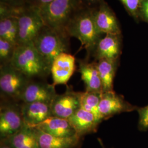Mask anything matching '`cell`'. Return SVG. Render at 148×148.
I'll return each instance as SVG.
<instances>
[{
    "mask_svg": "<svg viewBox=\"0 0 148 148\" xmlns=\"http://www.w3.org/2000/svg\"><path fill=\"white\" fill-rule=\"evenodd\" d=\"M66 32L69 37L78 39L89 54L92 52L101 35L95 25L92 8L84 5L70 19Z\"/></svg>",
    "mask_w": 148,
    "mask_h": 148,
    "instance_id": "6da1fadb",
    "label": "cell"
},
{
    "mask_svg": "<svg viewBox=\"0 0 148 148\" xmlns=\"http://www.w3.org/2000/svg\"><path fill=\"white\" fill-rule=\"evenodd\" d=\"M11 64L29 79L46 77L51 74V69L33 42L18 45Z\"/></svg>",
    "mask_w": 148,
    "mask_h": 148,
    "instance_id": "7a4b0ae2",
    "label": "cell"
},
{
    "mask_svg": "<svg viewBox=\"0 0 148 148\" xmlns=\"http://www.w3.org/2000/svg\"><path fill=\"white\" fill-rule=\"evenodd\" d=\"M69 36L45 25L34 41V45L51 69L53 61L59 54L68 53Z\"/></svg>",
    "mask_w": 148,
    "mask_h": 148,
    "instance_id": "3957f363",
    "label": "cell"
},
{
    "mask_svg": "<svg viewBox=\"0 0 148 148\" xmlns=\"http://www.w3.org/2000/svg\"><path fill=\"white\" fill-rule=\"evenodd\" d=\"M82 6L80 0H53L40 10L46 26L68 35L69 21Z\"/></svg>",
    "mask_w": 148,
    "mask_h": 148,
    "instance_id": "277c9868",
    "label": "cell"
},
{
    "mask_svg": "<svg viewBox=\"0 0 148 148\" xmlns=\"http://www.w3.org/2000/svg\"><path fill=\"white\" fill-rule=\"evenodd\" d=\"M18 19V45L33 42L45 25L40 8L32 5H27L23 7Z\"/></svg>",
    "mask_w": 148,
    "mask_h": 148,
    "instance_id": "5b68a950",
    "label": "cell"
},
{
    "mask_svg": "<svg viewBox=\"0 0 148 148\" xmlns=\"http://www.w3.org/2000/svg\"><path fill=\"white\" fill-rule=\"evenodd\" d=\"M30 80L11 64L0 65V90L1 95L11 99L20 97Z\"/></svg>",
    "mask_w": 148,
    "mask_h": 148,
    "instance_id": "8992f818",
    "label": "cell"
},
{
    "mask_svg": "<svg viewBox=\"0 0 148 148\" xmlns=\"http://www.w3.org/2000/svg\"><path fill=\"white\" fill-rule=\"evenodd\" d=\"M25 124L21 106L16 104L1 106L0 111V137H8L18 131Z\"/></svg>",
    "mask_w": 148,
    "mask_h": 148,
    "instance_id": "52a82bcc",
    "label": "cell"
},
{
    "mask_svg": "<svg viewBox=\"0 0 148 148\" xmlns=\"http://www.w3.org/2000/svg\"><path fill=\"white\" fill-rule=\"evenodd\" d=\"M133 106L125 101L121 95L113 90L103 93L98 107L101 120L108 119L114 115L123 112L132 111Z\"/></svg>",
    "mask_w": 148,
    "mask_h": 148,
    "instance_id": "ba28073f",
    "label": "cell"
},
{
    "mask_svg": "<svg viewBox=\"0 0 148 148\" xmlns=\"http://www.w3.org/2000/svg\"><path fill=\"white\" fill-rule=\"evenodd\" d=\"M97 8L92 7L95 25L101 34L120 35L121 30L116 18L108 4L103 0L98 3Z\"/></svg>",
    "mask_w": 148,
    "mask_h": 148,
    "instance_id": "9c48e42d",
    "label": "cell"
},
{
    "mask_svg": "<svg viewBox=\"0 0 148 148\" xmlns=\"http://www.w3.org/2000/svg\"><path fill=\"white\" fill-rule=\"evenodd\" d=\"M51 106L52 116L68 119L81 108L79 93L68 90L63 94H57Z\"/></svg>",
    "mask_w": 148,
    "mask_h": 148,
    "instance_id": "30bf717a",
    "label": "cell"
},
{
    "mask_svg": "<svg viewBox=\"0 0 148 148\" xmlns=\"http://www.w3.org/2000/svg\"><path fill=\"white\" fill-rule=\"evenodd\" d=\"M57 95L53 84L30 81L21 94L20 101L23 103L43 102L51 104Z\"/></svg>",
    "mask_w": 148,
    "mask_h": 148,
    "instance_id": "8fae6325",
    "label": "cell"
},
{
    "mask_svg": "<svg viewBox=\"0 0 148 148\" xmlns=\"http://www.w3.org/2000/svg\"><path fill=\"white\" fill-rule=\"evenodd\" d=\"M75 67V58L73 55L69 53L59 54L51 68L53 85H66L74 74Z\"/></svg>",
    "mask_w": 148,
    "mask_h": 148,
    "instance_id": "7c38bea8",
    "label": "cell"
},
{
    "mask_svg": "<svg viewBox=\"0 0 148 148\" xmlns=\"http://www.w3.org/2000/svg\"><path fill=\"white\" fill-rule=\"evenodd\" d=\"M76 135L81 138L84 136L95 133L101 121L93 113L80 108L68 119Z\"/></svg>",
    "mask_w": 148,
    "mask_h": 148,
    "instance_id": "4fadbf2b",
    "label": "cell"
},
{
    "mask_svg": "<svg viewBox=\"0 0 148 148\" xmlns=\"http://www.w3.org/2000/svg\"><path fill=\"white\" fill-rule=\"evenodd\" d=\"M51 104L43 102L23 103L21 111L24 123L32 127L52 116Z\"/></svg>",
    "mask_w": 148,
    "mask_h": 148,
    "instance_id": "5bb4252c",
    "label": "cell"
},
{
    "mask_svg": "<svg viewBox=\"0 0 148 148\" xmlns=\"http://www.w3.org/2000/svg\"><path fill=\"white\" fill-rule=\"evenodd\" d=\"M120 35L106 34L99 40L92 52L98 60L101 59L117 60L121 52Z\"/></svg>",
    "mask_w": 148,
    "mask_h": 148,
    "instance_id": "9a60e30c",
    "label": "cell"
},
{
    "mask_svg": "<svg viewBox=\"0 0 148 148\" xmlns=\"http://www.w3.org/2000/svg\"><path fill=\"white\" fill-rule=\"evenodd\" d=\"M32 128L55 136L72 137L76 135L75 131L68 119L54 116L49 117Z\"/></svg>",
    "mask_w": 148,
    "mask_h": 148,
    "instance_id": "2e32d148",
    "label": "cell"
},
{
    "mask_svg": "<svg viewBox=\"0 0 148 148\" xmlns=\"http://www.w3.org/2000/svg\"><path fill=\"white\" fill-rule=\"evenodd\" d=\"M1 140L12 148H40L35 129L25 123L14 134Z\"/></svg>",
    "mask_w": 148,
    "mask_h": 148,
    "instance_id": "e0dca14e",
    "label": "cell"
},
{
    "mask_svg": "<svg viewBox=\"0 0 148 148\" xmlns=\"http://www.w3.org/2000/svg\"><path fill=\"white\" fill-rule=\"evenodd\" d=\"M79 71L85 84V90L103 93L101 77L96 63H89L86 59L80 60L79 61Z\"/></svg>",
    "mask_w": 148,
    "mask_h": 148,
    "instance_id": "ac0fdd59",
    "label": "cell"
},
{
    "mask_svg": "<svg viewBox=\"0 0 148 148\" xmlns=\"http://www.w3.org/2000/svg\"><path fill=\"white\" fill-rule=\"evenodd\" d=\"M35 129L40 148H76L81 142V138L76 135L72 137H58Z\"/></svg>",
    "mask_w": 148,
    "mask_h": 148,
    "instance_id": "d6986e66",
    "label": "cell"
},
{
    "mask_svg": "<svg viewBox=\"0 0 148 148\" xmlns=\"http://www.w3.org/2000/svg\"><path fill=\"white\" fill-rule=\"evenodd\" d=\"M96 64L101 77L103 93L113 91V82L116 70L117 60L101 59L98 60Z\"/></svg>",
    "mask_w": 148,
    "mask_h": 148,
    "instance_id": "ffe728a7",
    "label": "cell"
},
{
    "mask_svg": "<svg viewBox=\"0 0 148 148\" xmlns=\"http://www.w3.org/2000/svg\"><path fill=\"white\" fill-rule=\"evenodd\" d=\"M18 30V16H8L0 18V38L17 46Z\"/></svg>",
    "mask_w": 148,
    "mask_h": 148,
    "instance_id": "44dd1931",
    "label": "cell"
},
{
    "mask_svg": "<svg viewBox=\"0 0 148 148\" xmlns=\"http://www.w3.org/2000/svg\"><path fill=\"white\" fill-rule=\"evenodd\" d=\"M79 93L81 108L95 114L101 121L99 114L98 107L103 93L85 90V92H79Z\"/></svg>",
    "mask_w": 148,
    "mask_h": 148,
    "instance_id": "7402d4cb",
    "label": "cell"
},
{
    "mask_svg": "<svg viewBox=\"0 0 148 148\" xmlns=\"http://www.w3.org/2000/svg\"><path fill=\"white\" fill-rule=\"evenodd\" d=\"M16 46L0 38V65L11 64Z\"/></svg>",
    "mask_w": 148,
    "mask_h": 148,
    "instance_id": "603a6c76",
    "label": "cell"
},
{
    "mask_svg": "<svg viewBox=\"0 0 148 148\" xmlns=\"http://www.w3.org/2000/svg\"><path fill=\"white\" fill-rule=\"evenodd\" d=\"M139 114V126L140 129L148 128V106L138 110Z\"/></svg>",
    "mask_w": 148,
    "mask_h": 148,
    "instance_id": "cb8c5ba5",
    "label": "cell"
},
{
    "mask_svg": "<svg viewBox=\"0 0 148 148\" xmlns=\"http://www.w3.org/2000/svg\"><path fill=\"white\" fill-rule=\"evenodd\" d=\"M127 11L132 14H135L139 7L141 5L142 0H120Z\"/></svg>",
    "mask_w": 148,
    "mask_h": 148,
    "instance_id": "d4e9b609",
    "label": "cell"
},
{
    "mask_svg": "<svg viewBox=\"0 0 148 148\" xmlns=\"http://www.w3.org/2000/svg\"><path fill=\"white\" fill-rule=\"evenodd\" d=\"M0 3L15 8H21L28 5L27 0H0Z\"/></svg>",
    "mask_w": 148,
    "mask_h": 148,
    "instance_id": "484cf974",
    "label": "cell"
},
{
    "mask_svg": "<svg viewBox=\"0 0 148 148\" xmlns=\"http://www.w3.org/2000/svg\"><path fill=\"white\" fill-rule=\"evenodd\" d=\"M53 0H27V4L29 5L36 7L41 8L43 6L46 5L51 3Z\"/></svg>",
    "mask_w": 148,
    "mask_h": 148,
    "instance_id": "4316f807",
    "label": "cell"
},
{
    "mask_svg": "<svg viewBox=\"0 0 148 148\" xmlns=\"http://www.w3.org/2000/svg\"><path fill=\"white\" fill-rule=\"evenodd\" d=\"M140 6L143 15L148 21V0H142Z\"/></svg>",
    "mask_w": 148,
    "mask_h": 148,
    "instance_id": "83f0119b",
    "label": "cell"
},
{
    "mask_svg": "<svg viewBox=\"0 0 148 148\" xmlns=\"http://www.w3.org/2000/svg\"><path fill=\"white\" fill-rule=\"evenodd\" d=\"M82 4L88 7H93L94 5L98 4L101 0H80Z\"/></svg>",
    "mask_w": 148,
    "mask_h": 148,
    "instance_id": "f1b7e54d",
    "label": "cell"
},
{
    "mask_svg": "<svg viewBox=\"0 0 148 148\" xmlns=\"http://www.w3.org/2000/svg\"><path fill=\"white\" fill-rule=\"evenodd\" d=\"M0 148H12L7 144L3 142V141L1 140L0 142Z\"/></svg>",
    "mask_w": 148,
    "mask_h": 148,
    "instance_id": "f546056e",
    "label": "cell"
},
{
    "mask_svg": "<svg viewBox=\"0 0 148 148\" xmlns=\"http://www.w3.org/2000/svg\"><path fill=\"white\" fill-rule=\"evenodd\" d=\"M98 141H99V143H101V147H102V148H106L104 147V145H103V144L102 143V142H101V140L100 139H98Z\"/></svg>",
    "mask_w": 148,
    "mask_h": 148,
    "instance_id": "4dcf8cb0",
    "label": "cell"
}]
</instances>
